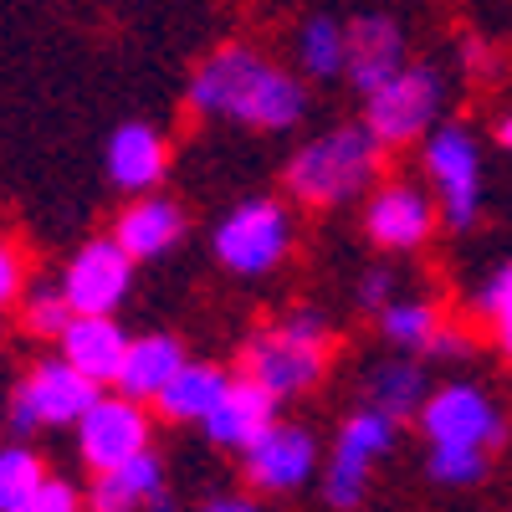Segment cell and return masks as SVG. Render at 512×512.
Returning a JSON list of instances; mask_svg holds the SVG:
<instances>
[{"instance_id": "cell-9", "label": "cell", "mask_w": 512, "mask_h": 512, "mask_svg": "<svg viewBox=\"0 0 512 512\" xmlns=\"http://www.w3.org/2000/svg\"><path fill=\"white\" fill-rule=\"evenodd\" d=\"M420 431L431 446H477V451L492 456L507 441V415L482 384L456 379V384H441V390L425 395Z\"/></svg>"}, {"instance_id": "cell-19", "label": "cell", "mask_w": 512, "mask_h": 512, "mask_svg": "<svg viewBox=\"0 0 512 512\" xmlns=\"http://www.w3.org/2000/svg\"><path fill=\"white\" fill-rule=\"evenodd\" d=\"M180 364H185V344L175 333H139V338H128V354H123V369L113 384L134 400H154L175 379Z\"/></svg>"}, {"instance_id": "cell-24", "label": "cell", "mask_w": 512, "mask_h": 512, "mask_svg": "<svg viewBox=\"0 0 512 512\" xmlns=\"http://www.w3.org/2000/svg\"><path fill=\"white\" fill-rule=\"evenodd\" d=\"M374 318H379V338L390 349H400V354H425V349H431V338L446 328L441 308L425 303V297H390Z\"/></svg>"}, {"instance_id": "cell-11", "label": "cell", "mask_w": 512, "mask_h": 512, "mask_svg": "<svg viewBox=\"0 0 512 512\" xmlns=\"http://www.w3.org/2000/svg\"><path fill=\"white\" fill-rule=\"evenodd\" d=\"M134 272H139V262L108 231V236H93L88 246L72 251L57 287L72 303V313H118L128 303V292H134Z\"/></svg>"}, {"instance_id": "cell-6", "label": "cell", "mask_w": 512, "mask_h": 512, "mask_svg": "<svg viewBox=\"0 0 512 512\" xmlns=\"http://www.w3.org/2000/svg\"><path fill=\"white\" fill-rule=\"evenodd\" d=\"M446 113V72L436 62H405L390 82L364 93V123L384 149L420 144Z\"/></svg>"}, {"instance_id": "cell-22", "label": "cell", "mask_w": 512, "mask_h": 512, "mask_svg": "<svg viewBox=\"0 0 512 512\" xmlns=\"http://www.w3.org/2000/svg\"><path fill=\"white\" fill-rule=\"evenodd\" d=\"M292 67L308 82H338L349 67V26L333 16H308L292 31Z\"/></svg>"}, {"instance_id": "cell-29", "label": "cell", "mask_w": 512, "mask_h": 512, "mask_svg": "<svg viewBox=\"0 0 512 512\" xmlns=\"http://www.w3.org/2000/svg\"><path fill=\"white\" fill-rule=\"evenodd\" d=\"M26 297V256L11 236H0V308H11Z\"/></svg>"}, {"instance_id": "cell-3", "label": "cell", "mask_w": 512, "mask_h": 512, "mask_svg": "<svg viewBox=\"0 0 512 512\" xmlns=\"http://www.w3.org/2000/svg\"><path fill=\"white\" fill-rule=\"evenodd\" d=\"M328 354H333V328L318 308H292L282 318H272L262 333L241 349V374L256 379L262 390L282 405L308 395L313 384L328 374Z\"/></svg>"}, {"instance_id": "cell-34", "label": "cell", "mask_w": 512, "mask_h": 512, "mask_svg": "<svg viewBox=\"0 0 512 512\" xmlns=\"http://www.w3.org/2000/svg\"><path fill=\"white\" fill-rule=\"evenodd\" d=\"M144 512H180V507H175V497H169V492H154Z\"/></svg>"}, {"instance_id": "cell-17", "label": "cell", "mask_w": 512, "mask_h": 512, "mask_svg": "<svg viewBox=\"0 0 512 512\" xmlns=\"http://www.w3.org/2000/svg\"><path fill=\"white\" fill-rule=\"evenodd\" d=\"M272 420H277V400H272L256 379L231 374L226 395L216 400V410L200 420V431H205V441H216V446H226V451H246Z\"/></svg>"}, {"instance_id": "cell-26", "label": "cell", "mask_w": 512, "mask_h": 512, "mask_svg": "<svg viewBox=\"0 0 512 512\" xmlns=\"http://www.w3.org/2000/svg\"><path fill=\"white\" fill-rule=\"evenodd\" d=\"M425 472H431L441 487H472V482L487 477V451H477V446H431Z\"/></svg>"}, {"instance_id": "cell-27", "label": "cell", "mask_w": 512, "mask_h": 512, "mask_svg": "<svg viewBox=\"0 0 512 512\" xmlns=\"http://www.w3.org/2000/svg\"><path fill=\"white\" fill-rule=\"evenodd\" d=\"M21 318H26V333L36 338H62V328L72 323V303L62 297V287H31L21 297Z\"/></svg>"}, {"instance_id": "cell-28", "label": "cell", "mask_w": 512, "mask_h": 512, "mask_svg": "<svg viewBox=\"0 0 512 512\" xmlns=\"http://www.w3.org/2000/svg\"><path fill=\"white\" fill-rule=\"evenodd\" d=\"M482 318H487V328L497 338V349L512 364V262H502L487 277V287H482Z\"/></svg>"}, {"instance_id": "cell-8", "label": "cell", "mask_w": 512, "mask_h": 512, "mask_svg": "<svg viewBox=\"0 0 512 512\" xmlns=\"http://www.w3.org/2000/svg\"><path fill=\"white\" fill-rule=\"evenodd\" d=\"M395 441H400V415L379 410V405H359L344 425H338L333 461H328V472H323V497L333 507H359L374 461L390 456Z\"/></svg>"}, {"instance_id": "cell-2", "label": "cell", "mask_w": 512, "mask_h": 512, "mask_svg": "<svg viewBox=\"0 0 512 512\" xmlns=\"http://www.w3.org/2000/svg\"><path fill=\"white\" fill-rule=\"evenodd\" d=\"M379 175H384V144L374 139V128L364 118H354L297 144L282 169V190L292 205L338 210L349 200H364L379 185Z\"/></svg>"}, {"instance_id": "cell-14", "label": "cell", "mask_w": 512, "mask_h": 512, "mask_svg": "<svg viewBox=\"0 0 512 512\" xmlns=\"http://www.w3.org/2000/svg\"><path fill=\"white\" fill-rule=\"evenodd\" d=\"M190 231V216H185V205L175 195H134L123 210H118V221H113V241L134 256V262H159V256H169Z\"/></svg>"}, {"instance_id": "cell-32", "label": "cell", "mask_w": 512, "mask_h": 512, "mask_svg": "<svg viewBox=\"0 0 512 512\" xmlns=\"http://www.w3.org/2000/svg\"><path fill=\"white\" fill-rule=\"evenodd\" d=\"M466 354H472V338L456 333V328H441V333L431 338V349H425L420 359H466Z\"/></svg>"}, {"instance_id": "cell-5", "label": "cell", "mask_w": 512, "mask_h": 512, "mask_svg": "<svg viewBox=\"0 0 512 512\" xmlns=\"http://www.w3.org/2000/svg\"><path fill=\"white\" fill-rule=\"evenodd\" d=\"M420 175L441 205V226L472 231L482 221V144L466 123H436L420 139Z\"/></svg>"}, {"instance_id": "cell-18", "label": "cell", "mask_w": 512, "mask_h": 512, "mask_svg": "<svg viewBox=\"0 0 512 512\" xmlns=\"http://www.w3.org/2000/svg\"><path fill=\"white\" fill-rule=\"evenodd\" d=\"M57 354L67 364H77L88 379L113 384L123 369V354H128V333L113 313H72V323L57 338Z\"/></svg>"}, {"instance_id": "cell-4", "label": "cell", "mask_w": 512, "mask_h": 512, "mask_svg": "<svg viewBox=\"0 0 512 512\" xmlns=\"http://www.w3.org/2000/svg\"><path fill=\"white\" fill-rule=\"evenodd\" d=\"M297 246V221L287 200L277 195H246L236 200L226 216L216 221V231H210V251H216V262L231 272V277H272L287 256Z\"/></svg>"}, {"instance_id": "cell-16", "label": "cell", "mask_w": 512, "mask_h": 512, "mask_svg": "<svg viewBox=\"0 0 512 512\" xmlns=\"http://www.w3.org/2000/svg\"><path fill=\"white\" fill-rule=\"evenodd\" d=\"M410 62V41H405V26L395 16H359L349 21V67H344V82L364 98L374 93L379 82H390L400 67Z\"/></svg>"}, {"instance_id": "cell-23", "label": "cell", "mask_w": 512, "mask_h": 512, "mask_svg": "<svg viewBox=\"0 0 512 512\" xmlns=\"http://www.w3.org/2000/svg\"><path fill=\"white\" fill-rule=\"evenodd\" d=\"M425 359L420 354H400V359H379L364 374V405H379L390 415H415L425 405Z\"/></svg>"}, {"instance_id": "cell-33", "label": "cell", "mask_w": 512, "mask_h": 512, "mask_svg": "<svg viewBox=\"0 0 512 512\" xmlns=\"http://www.w3.org/2000/svg\"><path fill=\"white\" fill-rule=\"evenodd\" d=\"M195 512H262L251 497H210V502H200Z\"/></svg>"}, {"instance_id": "cell-1", "label": "cell", "mask_w": 512, "mask_h": 512, "mask_svg": "<svg viewBox=\"0 0 512 512\" xmlns=\"http://www.w3.org/2000/svg\"><path fill=\"white\" fill-rule=\"evenodd\" d=\"M185 103L205 123H231L251 134H287L308 118L313 93L297 67H282L251 41H226L190 77Z\"/></svg>"}, {"instance_id": "cell-13", "label": "cell", "mask_w": 512, "mask_h": 512, "mask_svg": "<svg viewBox=\"0 0 512 512\" xmlns=\"http://www.w3.org/2000/svg\"><path fill=\"white\" fill-rule=\"evenodd\" d=\"M241 461H246V482L256 492H297L318 472V441L303 425L272 420L267 431L241 451Z\"/></svg>"}, {"instance_id": "cell-7", "label": "cell", "mask_w": 512, "mask_h": 512, "mask_svg": "<svg viewBox=\"0 0 512 512\" xmlns=\"http://www.w3.org/2000/svg\"><path fill=\"white\" fill-rule=\"evenodd\" d=\"M98 395H103L98 379H88L77 364H67L62 354H52V359L31 364V374L16 384L6 425H11L16 436H31V431H41V425H77Z\"/></svg>"}, {"instance_id": "cell-30", "label": "cell", "mask_w": 512, "mask_h": 512, "mask_svg": "<svg viewBox=\"0 0 512 512\" xmlns=\"http://www.w3.org/2000/svg\"><path fill=\"white\" fill-rule=\"evenodd\" d=\"M16 512H82V497H77V487L72 482H62V477H47L41 482Z\"/></svg>"}, {"instance_id": "cell-12", "label": "cell", "mask_w": 512, "mask_h": 512, "mask_svg": "<svg viewBox=\"0 0 512 512\" xmlns=\"http://www.w3.org/2000/svg\"><path fill=\"white\" fill-rule=\"evenodd\" d=\"M77 451L93 472H108V466L128 461L149 451V410L134 395H98L88 405V415L77 420Z\"/></svg>"}, {"instance_id": "cell-10", "label": "cell", "mask_w": 512, "mask_h": 512, "mask_svg": "<svg viewBox=\"0 0 512 512\" xmlns=\"http://www.w3.org/2000/svg\"><path fill=\"white\" fill-rule=\"evenodd\" d=\"M436 226H441V205H436L431 185L379 180L364 195V236L390 256H410L420 246H431Z\"/></svg>"}, {"instance_id": "cell-31", "label": "cell", "mask_w": 512, "mask_h": 512, "mask_svg": "<svg viewBox=\"0 0 512 512\" xmlns=\"http://www.w3.org/2000/svg\"><path fill=\"white\" fill-rule=\"evenodd\" d=\"M395 287H400V272L395 267H369L364 277H359V308L364 313H379L384 303H390V297H395Z\"/></svg>"}, {"instance_id": "cell-35", "label": "cell", "mask_w": 512, "mask_h": 512, "mask_svg": "<svg viewBox=\"0 0 512 512\" xmlns=\"http://www.w3.org/2000/svg\"><path fill=\"white\" fill-rule=\"evenodd\" d=\"M497 144H502V149H512V113H502V118H497Z\"/></svg>"}, {"instance_id": "cell-21", "label": "cell", "mask_w": 512, "mask_h": 512, "mask_svg": "<svg viewBox=\"0 0 512 512\" xmlns=\"http://www.w3.org/2000/svg\"><path fill=\"white\" fill-rule=\"evenodd\" d=\"M154 492H164V466L154 451H139V456L108 466V472H98L88 507L93 512H144Z\"/></svg>"}, {"instance_id": "cell-20", "label": "cell", "mask_w": 512, "mask_h": 512, "mask_svg": "<svg viewBox=\"0 0 512 512\" xmlns=\"http://www.w3.org/2000/svg\"><path fill=\"white\" fill-rule=\"evenodd\" d=\"M231 374L221 364H200V359H185L175 369V379L164 384V390L154 395V410L164 420H180V425H200L210 410H216V400L226 395Z\"/></svg>"}, {"instance_id": "cell-25", "label": "cell", "mask_w": 512, "mask_h": 512, "mask_svg": "<svg viewBox=\"0 0 512 512\" xmlns=\"http://www.w3.org/2000/svg\"><path fill=\"white\" fill-rule=\"evenodd\" d=\"M41 482H47V461H41L31 446L0 451V512H16Z\"/></svg>"}, {"instance_id": "cell-15", "label": "cell", "mask_w": 512, "mask_h": 512, "mask_svg": "<svg viewBox=\"0 0 512 512\" xmlns=\"http://www.w3.org/2000/svg\"><path fill=\"white\" fill-rule=\"evenodd\" d=\"M103 164H108L113 190H123L128 200H134V195H149V190H159L164 175H169V139L159 134L154 123L128 118V123L113 128Z\"/></svg>"}]
</instances>
